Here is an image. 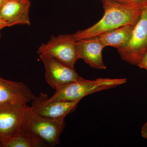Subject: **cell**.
<instances>
[{"label": "cell", "instance_id": "30bf717a", "mask_svg": "<svg viewBox=\"0 0 147 147\" xmlns=\"http://www.w3.org/2000/svg\"><path fill=\"white\" fill-rule=\"evenodd\" d=\"M30 0H10L0 7V19L11 27L17 25H30Z\"/></svg>", "mask_w": 147, "mask_h": 147}, {"label": "cell", "instance_id": "6da1fadb", "mask_svg": "<svg viewBox=\"0 0 147 147\" xmlns=\"http://www.w3.org/2000/svg\"><path fill=\"white\" fill-rule=\"evenodd\" d=\"M104 13L97 23L72 34L76 41L97 36L103 33L127 25H134L147 3L137 5L115 0H101Z\"/></svg>", "mask_w": 147, "mask_h": 147}, {"label": "cell", "instance_id": "ac0fdd59", "mask_svg": "<svg viewBox=\"0 0 147 147\" xmlns=\"http://www.w3.org/2000/svg\"><path fill=\"white\" fill-rule=\"evenodd\" d=\"M10 0H0V7Z\"/></svg>", "mask_w": 147, "mask_h": 147}, {"label": "cell", "instance_id": "3957f363", "mask_svg": "<svg viewBox=\"0 0 147 147\" xmlns=\"http://www.w3.org/2000/svg\"><path fill=\"white\" fill-rule=\"evenodd\" d=\"M64 120L65 118L53 119L38 115L33 112L31 106L28 115L29 127L42 147H54L59 144Z\"/></svg>", "mask_w": 147, "mask_h": 147}, {"label": "cell", "instance_id": "d6986e66", "mask_svg": "<svg viewBox=\"0 0 147 147\" xmlns=\"http://www.w3.org/2000/svg\"><path fill=\"white\" fill-rule=\"evenodd\" d=\"M115 1H118L121 2L123 3H129L127 0H115Z\"/></svg>", "mask_w": 147, "mask_h": 147}, {"label": "cell", "instance_id": "7a4b0ae2", "mask_svg": "<svg viewBox=\"0 0 147 147\" xmlns=\"http://www.w3.org/2000/svg\"><path fill=\"white\" fill-rule=\"evenodd\" d=\"M126 82L125 78H98L94 80H88L81 77L75 82L55 90V94L48 100L50 101H80L87 95L113 88Z\"/></svg>", "mask_w": 147, "mask_h": 147}, {"label": "cell", "instance_id": "ffe728a7", "mask_svg": "<svg viewBox=\"0 0 147 147\" xmlns=\"http://www.w3.org/2000/svg\"><path fill=\"white\" fill-rule=\"evenodd\" d=\"M0 147H2L1 143V141H0Z\"/></svg>", "mask_w": 147, "mask_h": 147}, {"label": "cell", "instance_id": "4fadbf2b", "mask_svg": "<svg viewBox=\"0 0 147 147\" xmlns=\"http://www.w3.org/2000/svg\"><path fill=\"white\" fill-rule=\"evenodd\" d=\"M134 25L122 26L105 32L97 36L105 47L110 46L119 50L128 42Z\"/></svg>", "mask_w": 147, "mask_h": 147}, {"label": "cell", "instance_id": "52a82bcc", "mask_svg": "<svg viewBox=\"0 0 147 147\" xmlns=\"http://www.w3.org/2000/svg\"><path fill=\"white\" fill-rule=\"evenodd\" d=\"M46 94L41 93L32 101L31 108L34 113L46 118H65L76 109L80 100L50 101Z\"/></svg>", "mask_w": 147, "mask_h": 147}, {"label": "cell", "instance_id": "ba28073f", "mask_svg": "<svg viewBox=\"0 0 147 147\" xmlns=\"http://www.w3.org/2000/svg\"><path fill=\"white\" fill-rule=\"evenodd\" d=\"M30 109V106L22 107L9 103L0 105L1 143L16 133L26 118Z\"/></svg>", "mask_w": 147, "mask_h": 147}, {"label": "cell", "instance_id": "277c9868", "mask_svg": "<svg viewBox=\"0 0 147 147\" xmlns=\"http://www.w3.org/2000/svg\"><path fill=\"white\" fill-rule=\"evenodd\" d=\"M117 51L123 60L136 65L147 52V5L134 25L128 42Z\"/></svg>", "mask_w": 147, "mask_h": 147}, {"label": "cell", "instance_id": "9c48e42d", "mask_svg": "<svg viewBox=\"0 0 147 147\" xmlns=\"http://www.w3.org/2000/svg\"><path fill=\"white\" fill-rule=\"evenodd\" d=\"M35 97L29 87L23 82L9 81L0 77V105L9 103L26 107Z\"/></svg>", "mask_w": 147, "mask_h": 147}, {"label": "cell", "instance_id": "8fae6325", "mask_svg": "<svg viewBox=\"0 0 147 147\" xmlns=\"http://www.w3.org/2000/svg\"><path fill=\"white\" fill-rule=\"evenodd\" d=\"M79 59H82L90 66L98 69H105L102 51L105 46L98 37L76 41Z\"/></svg>", "mask_w": 147, "mask_h": 147}, {"label": "cell", "instance_id": "8992f818", "mask_svg": "<svg viewBox=\"0 0 147 147\" xmlns=\"http://www.w3.org/2000/svg\"><path fill=\"white\" fill-rule=\"evenodd\" d=\"M45 68V79L47 84L57 90L81 78L74 68H71L52 56L40 54Z\"/></svg>", "mask_w": 147, "mask_h": 147}, {"label": "cell", "instance_id": "e0dca14e", "mask_svg": "<svg viewBox=\"0 0 147 147\" xmlns=\"http://www.w3.org/2000/svg\"><path fill=\"white\" fill-rule=\"evenodd\" d=\"M7 26L6 25L1 19H0V30L1 29Z\"/></svg>", "mask_w": 147, "mask_h": 147}, {"label": "cell", "instance_id": "7c38bea8", "mask_svg": "<svg viewBox=\"0 0 147 147\" xmlns=\"http://www.w3.org/2000/svg\"><path fill=\"white\" fill-rule=\"evenodd\" d=\"M28 112L26 117L18 130L13 136L1 143L3 147H36L41 145L33 134L28 121Z\"/></svg>", "mask_w": 147, "mask_h": 147}, {"label": "cell", "instance_id": "9a60e30c", "mask_svg": "<svg viewBox=\"0 0 147 147\" xmlns=\"http://www.w3.org/2000/svg\"><path fill=\"white\" fill-rule=\"evenodd\" d=\"M141 135L144 139H147V120L145 124L143 125L141 130Z\"/></svg>", "mask_w": 147, "mask_h": 147}, {"label": "cell", "instance_id": "5bb4252c", "mask_svg": "<svg viewBox=\"0 0 147 147\" xmlns=\"http://www.w3.org/2000/svg\"><path fill=\"white\" fill-rule=\"evenodd\" d=\"M137 65L140 68L144 69L147 71V51L142 56Z\"/></svg>", "mask_w": 147, "mask_h": 147}, {"label": "cell", "instance_id": "2e32d148", "mask_svg": "<svg viewBox=\"0 0 147 147\" xmlns=\"http://www.w3.org/2000/svg\"><path fill=\"white\" fill-rule=\"evenodd\" d=\"M129 3L137 5H143L147 3V0H127Z\"/></svg>", "mask_w": 147, "mask_h": 147}, {"label": "cell", "instance_id": "5b68a950", "mask_svg": "<svg viewBox=\"0 0 147 147\" xmlns=\"http://www.w3.org/2000/svg\"><path fill=\"white\" fill-rule=\"evenodd\" d=\"M38 53L52 56L71 68H74L76 61L79 59L76 41L72 34L51 36L47 43L40 45Z\"/></svg>", "mask_w": 147, "mask_h": 147}]
</instances>
